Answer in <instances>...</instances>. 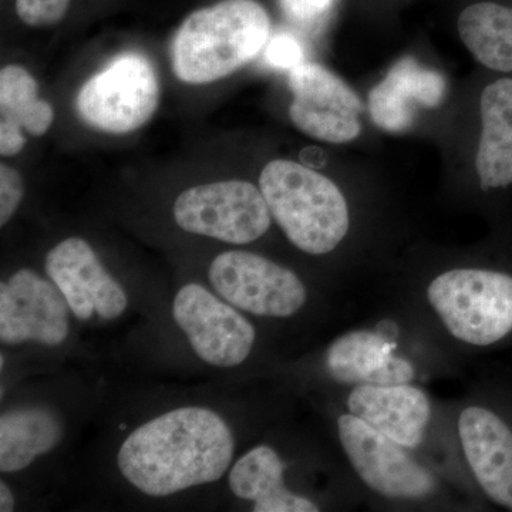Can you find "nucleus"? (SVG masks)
Wrapping results in <instances>:
<instances>
[{"label":"nucleus","mask_w":512,"mask_h":512,"mask_svg":"<svg viewBox=\"0 0 512 512\" xmlns=\"http://www.w3.org/2000/svg\"><path fill=\"white\" fill-rule=\"evenodd\" d=\"M234 453V433L220 413L175 407L128 434L117 451V468L138 493L163 498L217 483Z\"/></svg>","instance_id":"1"},{"label":"nucleus","mask_w":512,"mask_h":512,"mask_svg":"<svg viewBox=\"0 0 512 512\" xmlns=\"http://www.w3.org/2000/svg\"><path fill=\"white\" fill-rule=\"evenodd\" d=\"M272 20L258 0H221L183 20L171 45L180 82L204 86L227 79L265 52Z\"/></svg>","instance_id":"2"},{"label":"nucleus","mask_w":512,"mask_h":512,"mask_svg":"<svg viewBox=\"0 0 512 512\" xmlns=\"http://www.w3.org/2000/svg\"><path fill=\"white\" fill-rule=\"evenodd\" d=\"M258 185L272 218L299 251L330 254L348 235V201L328 175L291 158H274L262 168Z\"/></svg>","instance_id":"3"},{"label":"nucleus","mask_w":512,"mask_h":512,"mask_svg":"<svg viewBox=\"0 0 512 512\" xmlns=\"http://www.w3.org/2000/svg\"><path fill=\"white\" fill-rule=\"evenodd\" d=\"M161 83L156 66L144 53L123 52L80 87L74 100L79 119L99 133L127 136L156 116Z\"/></svg>","instance_id":"4"},{"label":"nucleus","mask_w":512,"mask_h":512,"mask_svg":"<svg viewBox=\"0 0 512 512\" xmlns=\"http://www.w3.org/2000/svg\"><path fill=\"white\" fill-rule=\"evenodd\" d=\"M448 332L474 346H488L512 330V276L488 269H451L427 289Z\"/></svg>","instance_id":"5"},{"label":"nucleus","mask_w":512,"mask_h":512,"mask_svg":"<svg viewBox=\"0 0 512 512\" xmlns=\"http://www.w3.org/2000/svg\"><path fill=\"white\" fill-rule=\"evenodd\" d=\"M173 217L188 234L229 245L258 241L274 221L259 185L239 178L198 184L180 192Z\"/></svg>","instance_id":"6"},{"label":"nucleus","mask_w":512,"mask_h":512,"mask_svg":"<svg viewBox=\"0 0 512 512\" xmlns=\"http://www.w3.org/2000/svg\"><path fill=\"white\" fill-rule=\"evenodd\" d=\"M208 281L224 301L262 318H291L308 299L305 285L291 269L241 249L215 256Z\"/></svg>","instance_id":"7"},{"label":"nucleus","mask_w":512,"mask_h":512,"mask_svg":"<svg viewBox=\"0 0 512 512\" xmlns=\"http://www.w3.org/2000/svg\"><path fill=\"white\" fill-rule=\"evenodd\" d=\"M289 119L296 130L320 143H352L362 134L367 107L342 77L320 63L305 62L288 72Z\"/></svg>","instance_id":"8"},{"label":"nucleus","mask_w":512,"mask_h":512,"mask_svg":"<svg viewBox=\"0 0 512 512\" xmlns=\"http://www.w3.org/2000/svg\"><path fill=\"white\" fill-rule=\"evenodd\" d=\"M173 318L192 352L208 366L232 369L254 349L256 332L239 309L218 293L188 282L175 293Z\"/></svg>","instance_id":"9"},{"label":"nucleus","mask_w":512,"mask_h":512,"mask_svg":"<svg viewBox=\"0 0 512 512\" xmlns=\"http://www.w3.org/2000/svg\"><path fill=\"white\" fill-rule=\"evenodd\" d=\"M70 315L66 299L49 276L20 268L0 284L2 345L57 348L69 338Z\"/></svg>","instance_id":"10"},{"label":"nucleus","mask_w":512,"mask_h":512,"mask_svg":"<svg viewBox=\"0 0 512 512\" xmlns=\"http://www.w3.org/2000/svg\"><path fill=\"white\" fill-rule=\"evenodd\" d=\"M45 269L80 322L94 316L110 322L126 313V289L107 271L87 239L64 238L50 249Z\"/></svg>","instance_id":"11"},{"label":"nucleus","mask_w":512,"mask_h":512,"mask_svg":"<svg viewBox=\"0 0 512 512\" xmlns=\"http://www.w3.org/2000/svg\"><path fill=\"white\" fill-rule=\"evenodd\" d=\"M339 439L356 473L376 493L390 498H424L436 481L426 470L372 426L350 414L338 420Z\"/></svg>","instance_id":"12"},{"label":"nucleus","mask_w":512,"mask_h":512,"mask_svg":"<svg viewBox=\"0 0 512 512\" xmlns=\"http://www.w3.org/2000/svg\"><path fill=\"white\" fill-rule=\"evenodd\" d=\"M446 94V77L439 70L406 56L372 87L366 107L377 128L386 133H404L414 126L420 111L439 109Z\"/></svg>","instance_id":"13"},{"label":"nucleus","mask_w":512,"mask_h":512,"mask_svg":"<svg viewBox=\"0 0 512 512\" xmlns=\"http://www.w3.org/2000/svg\"><path fill=\"white\" fill-rule=\"evenodd\" d=\"M464 454L484 493L512 511V431L497 414L468 407L458 419Z\"/></svg>","instance_id":"14"},{"label":"nucleus","mask_w":512,"mask_h":512,"mask_svg":"<svg viewBox=\"0 0 512 512\" xmlns=\"http://www.w3.org/2000/svg\"><path fill=\"white\" fill-rule=\"evenodd\" d=\"M348 407L353 416L406 448L420 446L431 419L429 397L409 383L356 386Z\"/></svg>","instance_id":"15"},{"label":"nucleus","mask_w":512,"mask_h":512,"mask_svg":"<svg viewBox=\"0 0 512 512\" xmlns=\"http://www.w3.org/2000/svg\"><path fill=\"white\" fill-rule=\"evenodd\" d=\"M478 133L474 170L481 190L512 185V76L498 74L478 99Z\"/></svg>","instance_id":"16"},{"label":"nucleus","mask_w":512,"mask_h":512,"mask_svg":"<svg viewBox=\"0 0 512 512\" xmlns=\"http://www.w3.org/2000/svg\"><path fill=\"white\" fill-rule=\"evenodd\" d=\"M326 369L336 382L384 386L412 382V363L393 353L383 333L356 330L340 336L326 352Z\"/></svg>","instance_id":"17"},{"label":"nucleus","mask_w":512,"mask_h":512,"mask_svg":"<svg viewBox=\"0 0 512 512\" xmlns=\"http://www.w3.org/2000/svg\"><path fill=\"white\" fill-rule=\"evenodd\" d=\"M55 123L52 103L42 99L39 83L22 64L0 70V154L12 158L22 153L28 137H43Z\"/></svg>","instance_id":"18"},{"label":"nucleus","mask_w":512,"mask_h":512,"mask_svg":"<svg viewBox=\"0 0 512 512\" xmlns=\"http://www.w3.org/2000/svg\"><path fill=\"white\" fill-rule=\"evenodd\" d=\"M285 464L274 448L258 446L229 470V490L239 500L251 501L256 512H316L318 505L288 490Z\"/></svg>","instance_id":"19"},{"label":"nucleus","mask_w":512,"mask_h":512,"mask_svg":"<svg viewBox=\"0 0 512 512\" xmlns=\"http://www.w3.org/2000/svg\"><path fill=\"white\" fill-rule=\"evenodd\" d=\"M64 436V424L50 407L20 406L0 417V471L16 474L52 453Z\"/></svg>","instance_id":"20"},{"label":"nucleus","mask_w":512,"mask_h":512,"mask_svg":"<svg viewBox=\"0 0 512 512\" xmlns=\"http://www.w3.org/2000/svg\"><path fill=\"white\" fill-rule=\"evenodd\" d=\"M456 28L478 64L512 76V0H471L458 13Z\"/></svg>","instance_id":"21"},{"label":"nucleus","mask_w":512,"mask_h":512,"mask_svg":"<svg viewBox=\"0 0 512 512\" xmlns=\"http://www.w3.org/2000/svg\"><path fill=\"white\" fill-rule=\"evenodd\" d=\"M72 0H15L16 15L29 28H52L62 22Z\"/></svg>","instance_id":"22"},{"label":"nucleus","mask_w":512,"mask_h":512,"mask_svg":"<svg viewBox=\"0 0 512 512\" xmlns=\"http://www.w3.org/2000/svg\"><path fill=\"white\" fill-rule=\"evenodd\" d=\"M26 185L22 174L12 165L0 164V227L5 228L18 212Z\"/></svg>","instance_id":"23"},{"label":"nucleus","mask_w":512,"mask_h":512,"mask_svg":"<svg viewBox=\"0 0 512 512\" xmlns=\"http://www.w3.org/2000/svg\"><path fill=\"white\" fill-rule=\"evenodd\" d=\"M266 59L278 69L291 70L305 62V53L301 43L293 36L278 35L271 37L265 49Z\"/></svg>","instance_id":"24"},{"label":"nucleus","mask_w":512,"mask_h":512,"mask_svg":"<svg viewBox=\"0 0 512 512\" xmlns=\"http://www.w3.org/2000/svg\"><path fill=\"white\" fill-rule=\"evenodd\" d=\"M338 0H282L289 16L301 22H313L328 15Z\"/></svg>","instance_id":"25"},{"label":"nucleus","mask_w":512,"mask_h":512,"mask_svg":"<svg viewBox=\"0 0 512 512\" xmlns=\"http://www.w3.org/2000/svg\"><path fill=\"white\" fill-rule=\"evenodd\" d=\"M16 510V497L12 488L5 481L0 483V512H12Z\"/></svg>","instance_id":"26"}]
</instances>
